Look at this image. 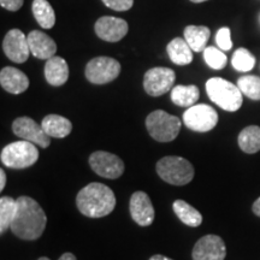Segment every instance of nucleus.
<instances>
[{
  "label": "nucleus",
  "instance_id": "1",
  "mask_svg": "<svg viewBox=\"0 0 260 260\" xmlns=\"http://www.w3.org/2000/svg\"><path fill=\"white\" fill-rule=\"evenodd\" d=\"M16 201L17 211L10 226L12 234L27 241L39 239L44 234L47 223V217L42 207L37 200L29 197H19Z\"/></svg>",
  "mask_w": 260,
  "mask_h": 260
},
{
  "label": "nucleus",
  "instance_id": "2",
  "mask_svg": "<svg viewBox=\"0 0 260 260\" xmlns=\"http://www.w3.org/2000/svg\"><path fill=\"white\" fill-rule=\"evenodd\" d=\"M76 205L83 216L89 218H102L115 209L116 197L111 188L106 184L93 182L79 191Z\"/></svg>",
  "mask_w": 260,
  "mask_h": 260
},
{
  "label": "nucleus",
  "instance_id": "3",
  "mask_svg": "<svg viewBox=\"0 0 260 260\" xmlns=\"http://www.w3.org/2000/svg\"><path fill=\"white\" fill-rule=\"evenodd\" d=\"M206 93L211 102L225 111L235 112L242 106V92L239 87L220 77H212L207 81Z\"/></svg>",
  "mask_w": 260,
  "mask_h": 260
},
{
  "label": "nucleus",
  "instance_id": "4",
  "mask_svg": "<svg viewBox=\"0 0 260 260\" xmlns=\"http://www.w3.org/2000/svg\"><path fill=\"white\" fill-rule=\"evenodd\" d=\"M159 177L172 186H186L194 177V168L187 159L168 155L157 162Z\"/></svg>",
  "mask_w": 260,
  "mask_h": 260
},
{
  "label": "nucleus",
  "instance_id": "5",
  "mask_svg": "<svg viewBox=\"0 0 260 260\" xmlns=\"http://www.w3.org/2000/svg\"><path fill=\"white\" fill-rule=\"evenodd\" d=\"M146 128L155 141L170 142L177 138L181 130V121L176 116L162 110H155L146 118Z\"/></svg>",
  "mask_w": 260,
  "mask_h": 260
},
{
  "label": "nucleus",
  "instance_id": "6",
  "mask_svg": "<svg viewBox=\"0 0 260 260\" xmlns=\"http://www.w3.org/2000/svg\"><path fill=\"white\" fill-rule=\"evenodd\" d=\"M37 145L25 140H19L5 146L2 151V162L11 169H25L34 165L39 159Z\"/></svg>",
  "mask_w": 260,
  "mask_h": 260
},
{
  "label": "nucleus",
  "instance_id": "7",
  "mask_svg": "<svg viewBox=\"0 0 260 260\" xmlns=\"http://www.w3.org/2000/svg\"><path fill=\"white\" fill-rule=\"evenodd\" d=\"M121 74V64L110 57H96L86 65L87 80L94 84H105L116 80Z\"/></svg>",
  "mask_w": 260,
  "mask_h": 260
},
{
  "label": "nucleus",
  "instance_id": "8",
  "mask_svg": "<svg viewBox=\"0 0 260 260\" xmlns=\"http://www.w3.org/2000/svg\"><path fill=\"white\" fill-rule=\"evenodd\" d=\"M183 122L190 130L206 133L217 125L218 113L212 106L206 104H198L188 107L187 111L183 113Z\"/></svg>",
  "mask_w": 260,
  "mask_h": 260
},
{
  "label": "nucleus",
  "instance_id": "9",
  "mask_svg": "<svg viewBox=\"0 0 260 260\" xmlns=\"http://www.w3.org/2000/svg\"><path fill=\"white\" fill-rule=\"evenodd\" d=\"M176 74L169 68H152L144 76V88L151 96H160L172 89Z\"/></svg>",
  "mask_w": 260,
  "mask_h": 260
},
{
  "label": "nucleus",
  "instance_id": "10",
  "mask_svg": "<svg viewBox=\"0 0 260 260\" xmlns=\"http://www.w3.org/2000/svg\"><path fill=\"white\" fill-rule=\"evenodd\" d=\"M92 170L99 176L115 180L121 177L124 172V162L116 154L105 151H96L89 157Z\"/></svg>",
  "mask_w": 260,
  "mask_h": 260
},
{
  "label": "nucleus",
  "instance_id": "11",
  "mask_svg": "<svg viewBox=\"0 0 260 260\" xmlns=\"http://www.w3.org/2000/svg\"><path fill=\"white\" fill-rule=\"evenodd\" d=\"M12 130L15 135L25 141L39 146V147L47 148L51 144V136L47 135L42 125H39L34 119L29 117H19L12 123Z\"/></svg>",
  "mask_w": 260,
  "mask_h": 260
},
{
  "label": "nucleus",
  "instance_id": "12",
  "mask_svg": "<svg viewBox=\"0 0 260 260\" xmlns=\"http://www.w3.org/2000/svg\"><path fill=\"white\" fill-rule=\"evenodd\" d=\"M226 256V247L222 237L206 235L195 243L191 258L193 260H224Z\"/></svg>",
  "mask_w": 260,
  "mask_h": 260
},
{
  "label": "nucleus",
  "instance_id": "13",
  "mask_svg": "<svg viewBox=\"0 0 260 260\" xmlns=\"http://www.w3.org/2000/svg\"><path fill=\"white\" fill-rule=\"evenodd\" d=\"M3 50L6 57L15 63H24L30 54L28 39L19 29H11L3 41Z\"/></svg>",
  "mask_w": 260,
  "mask_h": 260
},
{
  "label": "nucleus",
  "instance_id": "14",
  "mask_svg": "<svg viewBox=\"0 0 260 260\" xmlns=\"http://www.w3.org/2000/svg\"><path fill=\"white\" fill-rule=\"evenodd\" d=\"M128 23L122 18L104 16L95 22L94 30L98 38L107 42H117L122 40L128 32Z\"/></svg>",
  "mask_w": 260,
  "mask_h": 260
},
{
  "label": "nucleus",
  "instance_id": "15",
  "mask_svg": "<svg viewBox=\"0 0 260 260\" xmlns=\"http://www.w3.org/2000/svg\"><path fill=\"white\" fill-rule=\"evenodd\" d=\"M130 214L140 226H148L153 223L155 212L152 201L145 191H135L130 198Z\"/></svg>",
  "mask_w": 260,
  "mask_h": 260
},
{
  "label": "nucleus",
  "instance_id": "16",
  "mask_svg": "<svg viewBox=\"0 0 260 260\" xmlns=\"http://www.w3.org/2000/svg\"><path fill=\"white\" fill-rule=\"evenodd\" d=\"M28 45L30 53L39 59H50L57 52V45L53 39L44 31L32 30L28 34Z\"/></svg>",
  "mask_w": 260,
  "mask_h": 260
},
{
  "label": "nucleus",
  "instance_id": "17",
  "mask_svg": "<svg viewBox=\"0 0 260 260\" xmlns=\"http://www.w3.org/2000/svg\"><path fill=\"white\" fill-rule=\"evenodd\" d=\"M0 84L6 92L21 94L29 87V79L23 71L12 67H6L0 71Z\"/></svg>",
  "mask_w": 260,
  "mask_h": 260
},
{
  "label": "nucleus",
  "instance_id": "18",
  "mask_svg": "<svg viewBox=\"0 0 260 260\" xmlns=\"http://www.w3.org/2000/svg\"><path fill=\"white\" fill-rule=\"evenodd\" d=\"M45 77L51 86L59 87L69 79V65L61 57H52L45 65Z\"/></svg>",
  "mask_w": 260,
  "mask_h": 260
},
{
  "label": "nucleus",
  "instance_id": "19",
  "mask_svg": "<svg viewBox=\"0 0 260 260\" xmlns=\"http://www.w3.org/2000/svg\"><path fill=\"white\" fill-rule=\"evenodd\" d=\"M42 128L51 138L64 139L73 130V124L68 118L59 115H48L42 119Z\"/></svg>",
  "mask_w": 260,
  "mask_h": 260
},
{
  "label": "nucleus",
  "instance_id": "20",
  "mask_svg": "<svg viewBox=\"0 0 260 260\" xmlns=\"http://www.w3.org/2000/svg\"><path fill=\"white\" fill-rule=\"evenodd\" d=\"M167 50L171 61L176 65H188L193 60V50L186 39L175 38L169 42Z\"/></svg>",
  "mask_w": 260,
  "mask_h": 260
},
{
  "label": "nucleus",
  "instance_id": "21",
  "mask_svg": "<svg viewBox=\"0 0 260 260\" xmlns=\"http://www.w3.org/2000/svg\"><path fill=\"white\" fill-rule=\"evenodd\" d=\"M210 29L204 25H188L184 29V39L193 52H204L210 39Z\"/></svg>",
  "mask_w": 260,
  "mask_h": 260
},
{
  "label": "nucleus",
  "instance_id": "22",
  "mask_svg": "<svg viewBox=\"0 0 260 260\" xmlns=\"http://www.w3.org/2000/svg\"><path fill=\"white\" fill-rule=\"evenodd\" d=\"M199 88L194 84H190V86L178 84L171 89L172 103L181 107H190L195 105V103L199 100Z\"/></svg>",
  "mask_w": 260,
  "mask_h": 260
},
{
  "label": "nucleus",
  "instance_id": "23",
  "mask_svg": "<svg viewBox=\"0 0 260 260\" xmlns=\"http://www.w3.org/2000/svg\"><path fill=\"white\" fill-rule=\"evenodd\" d=\"M172 209L176 216L183 224L188 226L197 228L203 223V216L197 209L184 200H176L172 204Z\"/></svg>",
  "mask_w": 260,
  "mask_h": 260
},
{
  "label": "nucleus",
  "instance_id": "24",
  "mask_svg": "<svg viewBox=\"0 0 260 260\" xmlns=\"http://www.w3.org/2000/svg\"><path fill=\"white\" fill-rule=\"evenodd\" d=\"M32 15L35 19L44 29H51L56 24V14L52 5L47 0H34L31 5Z\"/></svg>",
  "mask_w": 260,
  "mask_h": 260
},
{
  "label": "nucleus",
  "instance_id": "25",
  "mask_svg": "<svg viewBox=\"0 0 260 260\" xmlns=\"http://www.w3.org/2000/svg\"><path fill=\"white\" fill-rule=\"evenodd\" d=\"M239 146L245 153L253 154L260 151V126L249 125L239 134Z\"/></svg>",
  "mask_w": 260,
  "mask_h": 260
},
{
  "label": "nucleus",
  "instance_id": "26",
  "mask_svg": "<svg viewBox=\"0 0 260 260\" xmlns=\"http://www.w3.org/2000/svg\"><path fill=\"white\" fill-rule=\"evenodd\" d=\"M17 211V201L10 197H2L0 199V233L4 234L11 226Z\"/></svg>",
  "mask_w": 260,
  "mask_h": 260
},
{
  "label": "nucleus",
  "instance_id": "27",
  "mask_svg": "<svg viewBox=\"0 0 260 260\" xmlns=\"http://www.w3.org/2000/svg\"><path fill=\"white\" fill-rule=\"evenodd\" d=\"M237 87L243 95L252 100H260V77L247 75L237 80Z\"/></svg>",
  "mask_w": 260,
  "mask_h": 260
},
{
  "label": "nucleus",
  "instance_id": "28",
  "mask_svg": "<svg viewBox=\"0 0 260 260\" xmlns=\"http://www.w3.org/2000/svg\"><path fill=\"white\" fill-rule=\"evenodd\" d=\"M232 64L235 70L248 73L254 68L255 58L247 48H237L233 54Z\"/></svg>",
  "mask_w": 260,
  "mask_h": 260
},
{
  "label": "nucleus",
  "instance_id": "29",
  "mask_svg": "<svg viewBox=\"0 0 260 260\" xmlns=\"http://www.w3.org/2000/svg\"><path fill=\"white\" fill-rule=\"evenodd\" d=\"M204 59L211 69L213 70H222L223 68H225V65L228 63V58L225 54L223 53V51L218 50V48L213 46L205 48Z\"/></svg>",
  "mask_w": 260,
  "mask_h": 260
},
{
  "label": "nucleus",
  "instance_id": "30",
  "mask_svg": "<svg viewBox=\"0 0 260 260\" xmlns=\"http://www.w3.org/2000/svg\"><path fill=\"white\" fill-rule=\"evenodd\" d=\"M216 42L222 51L232 50L233 41L232 34H230V29L228 27L220 28L216 34Z\"/></svg>",
  "mask_w": 260,
  "mask_h": 260
},
{
  "label": "nucleus",
  "instance_id": "31",
  "mask_svg": "<svg viewBox=\"0 0 260 260\" xmlns=\"http://www.w3.org/2000/svg\"><path fill=\"white\" fill-rule=\"evenodd\" d=\"M103 3L115 11H126L134 5V0H103Z\"/></svg>",
  "mask_w": 260,
  "mask_h": 260
},
{
  "label": "nucleus",
  "instance_id": "32",
  "mask_svg": "<svg viewBox=\"0 0 260 260\" xmlns=\"http://www.w3.org/2000/svg\"><path fill=\"white\" fill-rule=\"evenodd\" d=\"M23 3L24 0H0L2 8L9 11H18L23 6Z\"/></svg>",
  "mask_w": 260,
  "mask_h": 260
},
{
  "label": "nucleus",
  "instance_id": "33",
  "mask_svg": "<svg viewBox=\"0 0 260 260\" xmlns=\"http://www.w3.org/2000/svg\"><path fill=\"white\" fill-rule=\"evenodd\" d=\"M6 184V174L4 171V169L0 170V190H4Z\"/></svg>",
  "mask_w": 260,
  "mask_h": 260
},
{
  "label": "nucleus",
  "instance_id": "34",
  "mask_svg": "<svg viewBox=\"0 0 260 260\" xmlns=\"http://www.w3.org/2000/svg\"><path fill=\"white\" fill-rule=\"evenodd\" d=\"M253 212H254V214H256V216L260 217V198H258L254 201V204H253Z\"/></svg>",
  "mask_w": 260,
  "mask_h": 260
},
{
  "label": "nucleus",
  "instance_id": "35",
  "mask_svg": "<svg viewBox=\"0 0 260 260\" xmlns=\"http://www.w3.org/2000/svg\"><path fill=\"white\" fill-rule=\"evenodd\" d=\"M58 260H77V259H76V256L73 254V253L67 252V253H63Z\"/></svg>",
  "mask_w": 260,
  "mask_h": 260
},
{
  "label": "nucleus",
  "instance_id": "36",
  "mask_svg": "<svg viewBox=\"0 0 260 260\" xmlns=\"http://www.w3.org/2000/svg\"><path fill=\"white\" fill-rule=\"evenodd\" d=\"M149 260H172V259L168 258V256H165V255H161V254H154L149 258Z\"/></svg>",
  "mask_w": 260,
  "mask_h": 260
},
{
  "label": "nucleus",
  "instance_id": "37",
  "mask_svg": "<svg viewBox=\"0 0 260 260\" xmlns=\"http://www.w3.org/2000/svg\"><path fill=\"white\" fill-rule=\"evenodd\" d=\"M191 3H195V4H199V3H204V2H207V0H190Z\"/></svg>",
  "mask_w": 260,
  "mask_h": 260
},
{
  "label": "nucleus",
  "instance_id": "38",
  "mask_svg": "<svg viewBox=\"0 0 260 260\" xmlns=\"http://www.w3.org/2000/svg\"><path fill=\"white\" fill-rule=\"evenodd\" d=\"M38 260H51V259L47 258V256H41V258H39Z\"/></svg>",
  "mask_w": 260,
  "mask_h": 260
}]
</instances>
